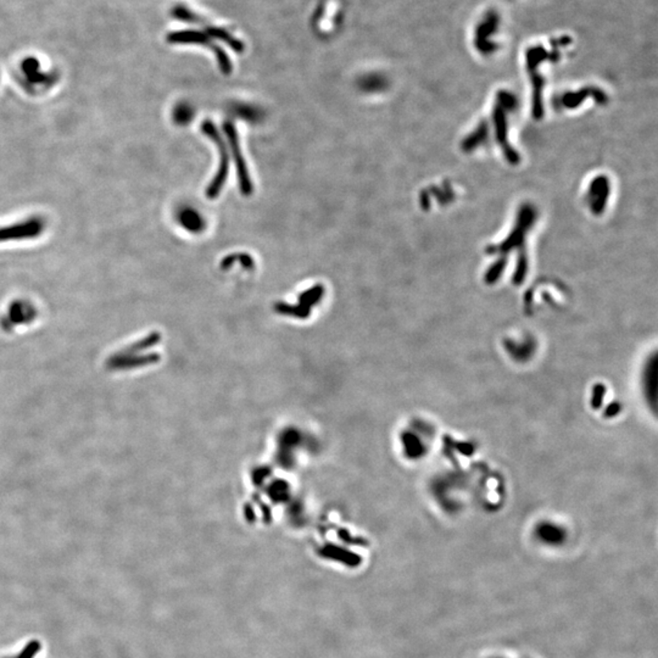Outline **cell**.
Returning a JSON list of instances; mask_svg holds the SVG:
<instances>
[{
  "instance_id": "10",
  "label": "cell",
  "mask_w": 658,
  "mask_h": 658,
  "mask_svg": "<svg viewBox=\"0 0 658 658\" xmlns=\"http://www.w3.org/2000/svg\"><path fill=\"white\" fill-rule=\"evenodd\" d=\"M457 449H459L461 452H463L465 455H471L472 452L474 451V447H473V446L468 445V444H466V445L457 446Z\"/></svg>"
},
{
  "instance_id": "3",
  "label": "cell",
  "mask_w": 658,
  "mask_h": 658,
  "mask_svg": "<svg viewBox=\"0 0 658 658\" xmlns=\"http://www.w3.org/2000/svg\"><path fill=\"white\" fill-rule=\"evenodd\" d=\"M46 228V223L41 217H28L19 222L0 226V243L21 242L38 238Z\"/></svg>"
},
{
  "instance_id": "9",
  "label": "cell",
  "mask_w": 658,
  "mask_h": 658,
  "mask_svg": "<svg viewBox=\"0 0 658 658\" xmlns=\"http://www.w3.org/2000/svg\"><path fill=\"white\" fill-rule=\"evenodd\" d=\"M622 411V405L619 402H613L611 405L608 406L606 411H605V417L606 418H613Z\"/></svg>"
},
{
  "instance_id": "8",
  "label": "cell",
  "mask_w": 658,
  "mask_h": 658,
  "mask_svg": "<svg viewBox=\"0 0 658 658\" xmlns=\"http://www.w3.org/2000/svg\"><path fill=\"white\" fill-rule=\"evenodd\" d=\"M606 394V388L605 385L598 383L594 386V395H592V406L594 410H598L603 406V399Z\"/></svg>"
},
{
  "instance_id": "6",
  "label": "cell",
  "mask_w": 658,
  "mask_h": 658,
  "mask_svg": "<svg viewBox=\"0 0 658 658\" xmlns=\"http://www.w3.org/2000/svg\"><path fill=\"white\" fill-rule=\"evenodd\" d=\"M234 261H239L245 269H253L254 267L253 258H250L247 254H234V255L227 256L221 263V267L223 269H227L228 267H231L233 265Z\"/></svg>"
},
{
  "instance_id": "5",
  "label": "cell",
  "mask_w": 658,
  "mask_h": 658,
  "mask_svg": "<svg viewBox=\"0 0 658 658\" xmlns=\"http://www.w3.org/2000/svg\"><path fill=\"white\" fill-rule=\"evenodd\" d=\"M168 39H170V42H173V43H203V44H208L213 48V51L217 56L220 67H221L223 73L229 75L232 71V64H231V60L228 59V56L224 54V51L217 48V46H213L208 41V38L205 37V35L197 33V32H192V30L190 32H177V33H173V35L168 37Z\"/></svg>"
},
{
  "instance_id": "7",
  "label": "cell",
  "mask_w": 658,
  "mask_h": 658,
  "mask_svg": "<svg viewBox=\"0 0 658 658\" xmlns=\"http://www.w3.org/2000/svg\"><path fill=\"white\" fill-rule=\"evenodd\" d=\"M183 224L193 232H199L203 231L204 222L202 217L194 211H186L183 215Z\"/></svg>"
},
{
  "instance_id": "2",
  "label": "cell",
  "mask_w": 658,
  "mask_h": 658,
  "mask_svg": "<svg viewBox=\"0 0 658 658\" xmlns=\"http://www.w3.org/2000/svg\"><path fill=\"white\" fill-rule=\"evenodd\" d=\"M204 134H206L213 143L217 145L218 154H220V165H218L217 173L213 177V182L208 184L206 188V197L208 199H215L218 197V194L222 190L224 183L227 181L228 170H229V154H228L227 144L223 141L217 128L215 127L213 122L204 121L202 125Z\"/></svg>"
},
{
  "instance_id": "4",
  "label": "cell",
  "mask_w": 658,
  "mask_h": 658,
  "mask_svg": "<svg viewBox=\"0 0 658 658\" xmlns=\"http://www.w3.org/2000/svg\"><path fill=\"white\" fill-rule=\"evenodd\" d=\"M223 131H224L226 136H227L229 147H231V150H232V154H233L234 162H235V168H237V173H238L239 186H240L242 194H243V195H251V193H253V182H251V178H250V175H249L247 163H245L243 154H242L237 130H235V127L233 126L232 122L226 121L223 123Z\"/></svg>"
},
{
  "instance_id": "1",
  "label": "cell",
  "mask_w": 658,
  "mask_h": 658,
  "mask_svg": "<svg viewBox=\"0 0 658 658\" xmlns=\"http://www.w3.org/2000/svg\"><path fill=\"white\" fill-rule=\"evenodd\" d=\"M501 32V14L497 9L484 11L472 30L473 46L483 54L494 53L499 48V37Z\"/></svg>"
}]
</instances>
